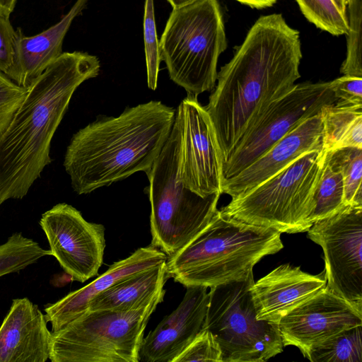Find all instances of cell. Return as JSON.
Listing matches in <instances>:
<instances>
[{"mask_svg": "<svg viewBox=\"0 0 362 362\" xmlns=\"http://www.w3.org/2000/svg\"><path fill=\"white\" fill-rule=\"evenodd\" d=\"M299 32L280 13L259 18L228 63L205 109L223 163L257 117L300 77Z\"/></svg>", "mask_w": 362, "mask_h": 362, "instance_id": "6da1fadb", "label": "cell"}, {"mask_svg": "<svg viewBox=\"0 0 362 362\" xmlns=\"http://www.w3.org/2000/svg\"><path fill=\"white\" fill-rule=\"evenodd\" d=\"M99 59L63 52L27 88L23 101L0 134V206L21 199L49 164L52 137L76 88L99 74Z\"/></svg>", "mask_w": 362, "mask_h": 362, "instance_id": "7a4b0ae2", "label": "cell"}, {"mask_svg": "<svg viewBox=\"0 0 362 362\" xmlns=\"http://www.w3.org/2000/svg\"><path fill=\"white\" fill-rule=\"evenodd\" d=\"M176 110L151 100L102 117L75 133L64 167L78 194L151 170L173 129Z\"/></svg>", "mask_w": 362, "mask_h": 362, "instance_id": "3957f363", "label": "cell"}, {"mask_svg": "<svg viewBox=\"0 0 362 362\" xmlns=\"http://www.w3.org/2000/svg\"><path fill=\"white\" fill-rule=\"evenodd\" d=\"M284 247L281 233L219 210L194 238L166 261V274L185 287L211 288L246 279L264 257Z\"/></svg>", "mask_w": 362, "mask_h": 362, "instance_id": "277c9868", "label": "cell"}, {"mask_svg": "<svg viewBox=\"0 0 362 362\" xmlns=\"http://www.w3.org/2000/svg\"><path fill=\"white\" fill-rule=\"evenodd\" d=\"M181 121L177 112L160 155L146 175L151 204V246L174 256L211 222L221 194L202 197L180 181Z\"/></svg>", "mask_w": 362, "mask_h": 362, "instance_id": "5b68a950", "label": "cell"}, {"mask_svg": "<svg viewBox=\"0 0 362 362\" xmlns=\"http://www.w3.org/2000/svg\"><path fill=\"white\" fill-rule=\"evenodd\" d=\"M169 76L188 94L211 90L227 40L217 0H197L173 8L159 42Z\"/></svg>", "mask_w": 362, "mask_h": 362, "instance_id": "8992f818", "label": "cell"}, {"mask_svg": "<svg viewBox=\"0 0 362 362\" xmlns=\"http://www.w3.org/2000/svg\"><path fill=\"white\" fill-rule=\"evenodd\" d=\"M325 149L305 153L257 186L231 198L221 210L242 222L279 233L307 231L313 194L326 158Z\"/></svg>", "mask_w": 362, "mask_h": 362, "instance_id": "52a82bcc", "label": "cell"}, {"mask_svg": "<svg viewBox=\"0 0 362 362\" xmlns=\"http://www.w3.org/2000/svg\"><path fill=\"white\" fill-rule=\"evenodd\" d=\"M165 290L125 311L86 310L52 332V362H139V350L151 314Z\"/></svg>", "mask_w": 362, "mask_h": 362, "instance_id": "ba28073f", "label": "cell"}, {"mask_svg": "<svg viewBox=\"0 0 362 362\" xmlns=\"http://www.w3.org/2000/svg\"><path fill=\"white\" fill-rule=\"evenodd\" d=\"M254 282L252 272L243 280L209 288L202 329L218 341L222 362H264L284 350L278 324L256 317L250 291Z\"/></svg>", "mask_w": 362, "mask_h": 362, "instance_id": "9c48e42d", "label": "cell"}, {"mask_svg": "<svg viewBox=\"0 0 362 362\" xmlns=\"http://www.w3.org/2000/svg\"><path fill=\"white\" fill-rule=\"evenodd\" d=\"M336 101L331 81L295 84L269 105L236 144L223 164V182L240 173L303 120Z\"/></svg>", "mask_w": 362, "mask_h": 362, "instance_id": "30bf717a", "label": "cell"}, {"mask_svg": "<svg viewBox=\"0 0 362 362\" xmlns=\"http://www.w3.org/2000/svg\"><path fill=\"white\" fill-rule=\"evenodd\" d=\"M307 231L323 250L326 286L362 312V206H345Z\"/></svg>", "mask_w": 362, "mask_h": 362, "instance_id": "8fae6325", "label": "cell"}, {"mask_svg": "<svg viewBox=\"0 0 362 362\" xmlns=\"http://www.w3.org/2000/svg\"><path fill=\"white\" fill-rule=\"evenodd\" d=\"M40 225L54 256L71 281L84 282L98 274L105 248V228L84 219L71 205L60 203L45 211Z\"/></svg>", "mask_w": 362, "mask_h": 362, "instance_id": "7c38bea8", "label": "cell"}, {"mask_svg": "<svg viewBox=\"0 0 362 362\" xmlns=\"http://www.w3.org/2000/svg\"><path fill=\"white\" fill-rule=\"evenodd\" d=\"M176 112L181 121L180 182L202 197L222 194L223 161L205 107L188 94Z\"/></svg>", "mask_w": 362, "mask_h": 362, "instance_id": "4fadbf2b", "label": "cell"}, {"mask_svg": "<svg viewBox=\"0 0 362 362\" xmlns=\"http://www.w3.org/2000/svg\"><path fill=\"white\" fill-rule=\"evenodd\" d=\"M361 325L362 312L327 286L278 323L284 346H296L304 356L312 347L337 333Z\"/></svg>", "mask_w": 362, "mask_h": 362, "instance_id": "5bb4252c", "label": "cell"}, {"mask_svg": "<svg viewBox=\"0 0 362 362\" xmlns=\"http://www.w3.org/2000/svg\"><path fill=\"white\" fill-rule=\"evenodd\" d=\"M186 288L177 308L143 338L139 362H174L202 330L208 308V288Z\"/></svg>", "mask_w": 362, "mask_h": 362, "instance_id": "9a60e30c", "label": "cell"}, {"mask_svg": "<svg viewBox=\"0 0 362 362\" xmlns=\"http://www.w3.org/2000/svg\"><path fill=\"white\" fill-rule=\"evenodd\" d=\"M321 111L300 122L238 175L223 182L221 192L231 198L270 178L300 156L323 149Z\"/></svg>", "mask_w": 362, "mask_h": 362, "instance_id": "2e32d148", "label": "cell"}, {"mask_svg": "<svg viewBox=\"0 0 362 362\" xmlns=\"http://www.w3.org/2000/svg\"><path fill=\"white\" fill-rule=\"evenodd\" d=\"M327 284L325 269L313 275L290 264H281L254 282L250 291L259 320H280Z\"/></svg>", "mask_w": 362, "mask_h": 362, "instance_id": "e0dca14e", "label": "cell"}, {"mask_svg": "<svg viewBox=\"0 0 362 362\" xmlns=\"http://www.w3.org/2000/svg\"><path fill=\"white\" fill-rule=\"evenodd\" d=\"M52 337L37 305L28 298L13 299L0 327V362H45Z\"/></svg>", "mask_w": 362, "mask_h": 362, "instance_id": "ac0fdd59", "label": "cell"}, {"mask_svg": "<svg viewBox=\"0 0 362 362\" xmlns=\"http://www.w3.org/2000/svg\"><path fill=\"white\" fill-rule=\"evenodd\" d=\"M168 257L151 245L137 249L128 257L113 263L88 285L70 292L45 308V316L52 325V332L62 329L84 313L90 300L115 283L138 272L160 266Z\"/></svg>", "mask_w": 362, "mask_h": 362, "instance_id": "d6986e66", "label": "cell"}, {"mask_svg": "<svg viewBox=\"0 0 362 362\" xmlns=\"http://www.w3.org/2000/svg\"><path fill=\"white\" fill-rule=\"evenodd\" d=\"M88 0H76L56 24L33 36L19 28L15 82L28 88L62 52V45L73 21L81 13Z\"/></svg>", "mask_w": 362, "mask_h": 362, "instance_id": "ffe728a7", "label": "cell"}, {"mask_svg": "<svg viewBox=\"0 0 362 362\" xmlns=\"http://www.w3.org/2000/svg\"><path fill=\"white\" fill-rule=\"evenodd\" d=\"M167 279L166 262L132 274L94 297L89 303L88 310H130L163 291Z\"/></svg>", "mask_w": 362, "mask_h": 362, "instance_id": "44dd1931", "label": "cell"}, {"mask_svg": "<svg viewBox=\"0 0 362 362\" xmlns=\"http://www.w3.org/2000/svg\"><path fill=\"white\" fill-rule=\"evenodd\" d=\"M323 149L362 148V105L334 103L321 110Z\"/></svg>", "mask_w": 362, "mask_h": 362, "instance_id": "7402d4cb", "label": "cell"}, {"mask_svg": "<svg viewBox=\"0 0 362 362\" xmlns=\"http://www.w3.org/2000/svg\"><path fill=\"white\" fill-rule=\"evenodd\" d=\"M305 357L312 362H361L362 325L337 333L312 347Z\"/></svg>", "mask_w": 362, "mask_h": 362, "instance_id": "603a6c76", "label": "cell"}, {"mask_svg": "<svg viewBox=\"0 0 362 362\" xmlns=\"http://www.w3.org/2000/svg\"><path fill=\"white\" fill-rule=\"evenodd\" d=\"M313 209L309 222L313 223L329 217L344 206V183L340 172L326 158L313 194Z\"/></svg>", "mask_w": 362, "mask_h": 362, "instance_id": "cb8c5ba5", "label": "cell"}, {"mask_svg": "<svg viewBox=\"0 0 362 362\" xmlns=\"http://www.w3.org/2000/svg\"><path fill=\"white\" fill-rule=\"evenodd\" d=\"M327 160L341 175L345 206H362V148L327 151Z\"/></svg>", "mask_w": 362, "mask_h": 362, "instance_id": "d4e9b609", "label": "cell"}, {"mask_svg": "<svg viewBox=\"0 0 362 362\" xmlns=\"http://www.w3.org/2000/svg\"><path fill=\"white\" fill-rule=\"evenodd\" d=\"M48 255L49 250L43 249L37 242L21 233H15L0 245V277L18 272Z\"/></svg>", "mask_w": 362, "mask_h": 362, "instance_id": "484cf974", "label": "cell"}, {"mask_svg": "<svg viewBox=\"0 0 362 362\" xmlns=\"http://www.w3.org/2000/svg\"><path fill=\"white\" fill-rule=\"evenodd\" d=\"M305 17L318 28L333 35H346L349 29L346 12L334 0H296Z\"/></svg>", "mask_w": 362, "mask_h": 362, "instance_id": "4316f807", "label": "cell"}, {"mask_svg": "<svg viewBox=\"0 0 362 362\" xmlns=\"http://www.w3.org/2000/svg\"><path fill=\"white\" fill-rule=\"evenodd\" d=\"M346 13V55L340 72L344 76L362 78V0H348Z\"/></svg>", "mask_w": 362, "mask_h": 362, "instance_id": "83f0119b", "label": "cell"}, {"mask_svg": "<svg viewBox=\"0 0 362 362\" xmlns=\"http://www.w3.org/2000/svg\"><path fill=\"white\" fill-rule=\"evenodd\" d=\"M143 32L147 83L150 89L156 90L160 64L162 60L157 36L153 0H145Z\"/></svg>", "mask_w": 362, "mask_h": 362, "instance_id": "f1b7e54d", "label": "cell"}, {"mask_svg": "<svg viewBox=\"0 0 362 362\" xmlns=\"http://www.w3.org/2000/svg\"><path fill=\"white\" fill-rule=\"evenodd\" d=\"M188 361L222 362L221 348L209 330L202 329L193 341L174 361Z\"/></svg>", "mask_w": 362, "mask_h": 362, "instance_id": "f546056e", "label": "cell"}, {"mask_svg": "<svg viewBox=\"0 0 362 362\" xmlns=\"http://www.w3.org/2000/svg\"><path fill=\"white\" fill-rule=\"evenodd\" d=\"M19 28L15 30L9 18L0 15V71L15 81Z\"/></svg>", "mask_w": 362, "mask_h": 362, "instance_id": "4dcf8cb0", "label": "cell"}, {"mask_svg": "<svg viewBox=\"0 0 362 362\" xmlns=\"http://www.w3.org/2000/svg\"><path fill=\"white\" fill-rule=\"evenodd\" d=\"M27 92V88L19 86L0 71V134L8 125Z\"/></svg>", "mask_w": 362, "mask_h": 362, "instance_id": "1f68e13d", "label": "cell"}, {"mask_svg": "<svg viewBox=\"0 0 362 362\" xmlns=\"http://www.w3.org/2000/svg\"><path fill=\"white\" fill-rule=\"evenodd\" d=\"M331 82L336 103L362 105V78L343 76Z\"/></svg>", "mask_w": 362, "mask_h": 362, "instance_id": "d6a6232c", "label": "cell"}, {"mask_svg": "<svg viewBox=\"0 0 362 362\" xmlns=\"http://www.w3.org/2000/svg\"><path fill=\"white\" fill-rule=\"evenodd\" d=\"M243 4L255 8H264L273 6L277 0H236Z\"/></svg>", "mask_w": 362, "mask_h": 362, "instance_id": "836d02e7", "label": "cell"}, {"mask_svg": "<svg viewBox=\"0 0 362 362\" xmlns=\"http://www.w3.org/2000/svg\"><path fill=\"white\" fill-rule=\"evenodd\" d=\"M18 0H0V15L9 18Z\"/></svg>", "mask_w": 362, "mask_h": 362, "instance_id": "e575fe53", "label": "cell"}, {"mask_svg": "<svg viewBox=\"0 0 362 362\" xmlns=\"http://www.w3.org/2000/svg\"><path fill=\"white\" fill-rule=\"evenodd\" d=\"M173 8H178L195 2L197 0H167Z\"/></svg>", "mask_w": 362, "mask_h": 362, "instance_id": "d590c367", "label": "cell"}, {"mask_svg": "<svg viewBox=\"0 0 362 362\" xmlns=\"http://www.w3.org/2000/svg\"><path fill=\"white\" fill-rule=\"evenodd\" d=\"M337 6L344 12H346L348 0H334Z\"/></svg>", "mask_w": 362, "mask_h": 362, "instance_id": "8d00e7d4", "label": "cell"}]
</instances>
